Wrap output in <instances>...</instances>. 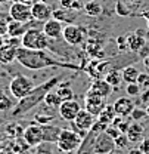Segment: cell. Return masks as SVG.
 Instances as JSON below:
<instances>
[{
  "mask_svg": "<svg viewBox=\"0 0 149 154\" xmlns=\"http://www.w3.org/2000/svg\"><path fill=\"white\" fill-rule=\"evenodd\" d=\"M16 49H18L16 46L4 43L0 48V65H7L16 61Z\"/></svg>",
  "mask_w": 149,
  "mask_h": 154,
  "instance_id": "21",
  "label": "cell"
},
{
  "mask_svg": "<svg viewBox=\"0 0 149 154\" xmlns=\"http://www.w3.org/2000/svg\"><path fill=\"white\" fill-rule=\"evenodd\" d=\"M13 107H15V104H13L12 99L7 98V96L0 101V111H9V110H12Z\"/></svg>",
  "mask_w": 149,
  "mask_h": 154,
  "instance_id": "36",
  "label": "cell"
},
{
  "mask_svg": "<svg viewBox=\"0 0 149 154\" xmlns=\"http://www.w3.org/2000/svg\"><path fill=\"white\" fill-rule=\"evenodd\" d=\"M19 2H25V3H27V2H28V0H19Z\"/></svg>",
  "mask_w": 149,
  "mask_h": 154,
  "instance_id": "50",
  "label": "cell"
},
{
  "mask_svg": "<svg viewBox=\"0 0 149 154\" xmlns=\"http://www.w3.org/2000/svg\"><path fill=\"white\" fill-rule=\"evenodd\" d=\"M115 117H117V113H115V110H114V105L106 104V105L103 107V110H102V111L99 113V116H97V122H100V123L109 126L112 122H114Z\"/></svg>",
  "mask_w": 149,
  "mask_h": 154,
  "instance_id": "24",
  "label": "cell"
},
{
  "mask_svg": "<svg viewBox=\"0 0 149 154\" xmlns=\"http://www.w3.org/2000/svg\"><path fill=\"white\" fill-rule=\"evenodd\" d=\"M61 8H67V9H73V0H59Z\"/></svg>",
  "mask_w": 149,
  "mask_h": 154,
  "instance_id": "40",
  "label": "cell"
},
{
  "mask_svg": "<svg viewBox=\"0 0 149 154\" xmlns=\"http://www.w3.org/2000/svg\"><path fill=\"white\" fill-rule=\"evenodd\" d=\"M137 85L142 88V91H148L149 89V73H140L137 77Z\"/></svg>",
  "mask_w": 149,
  "mask_h": 154,
  "instance_id": "33",
  "label": "cell"
},
{
  "mask_svg": "<svg viewBox=\"0 0 149 154\" xmlns=\"http://www.w3.org/2000/svg\"><path fill=\"white\" fill-rule=\"evenodd\" d=\"M112 105H114V110H115L117 116H120V117H129L130 113L133 111V108H134V102L131 101L130 96H121Z\"/></svg>",
  "mask_w": 149,
  "mask_h": 154,
  "instance_id": "16",
  "label": "cell"
},
{
  "mask_svg": "<svg viewBox=\"0 0 149 154\" xmlns=\"http://www.w3.org/2000/svg\"><path fill=\"white\" fill-rule=\"evenodd\" d=\"M129 154H143V151L140 148H131L130 151H129Z\"/></svg>",
  "mask_w": 149,
  "mask_h": 154,
  "instance_id": "43",
  "label": "cell"
},
{
  "mask_svg": "<svg viewBox=\"0 0 149 154\" xmlns=\"http://www.w3.org/2000/svg\"><path fill=\"white\" fill-rule=\"evenodd\" d=\"M9 17L13 21H19V22H30L33 21V15H31V6L25 2H13L9 8Z\"/></svg>",
  "mask_w": 149,
  "mask_h": 154,
  "instance_id": "8",
  "label": "cell"
},
{
  "mask_svg": "<svg viewBox=\"0 0 149 154\" xmlns=\"http://www.w3.org/2000/svg\"><path fill=\"white\" fill-rule=\"evenodd\" d=\"M16 62H19L24 68L37 71L49 67H58V68H70V70H78V65L70 64L65 61H61L59 58L52 57L46 51H37V49H27L19 46L16 49Z\"/></svg>",
  "mask_w": 149,
  "mask_h": 154,
  "instance_id": "1",
  "label": "cell"
},
{
  "mask_svg": "<svg viewBox=\"0 0 149 154\" xmlns=\"http://www.w3.org/2000/svg\"><path fill=\"white\" fill-rule=\"evenodd\" d=\"M146 117H148L146 110H143V108H140V107H134L133 111L130 113V119L133 122H139V120H143V119H146Z\"/></svg>",
  "mask_w": 149,
  "mask_h": 154,
  "instance_id": "30",
  "label": "cell"
},
{
  "mask_svg": "<svg viewBox=\"0 0 149 154\" xmlns=\"http://www.w3.org/2000/svg\"><path fill=\"white\" fill-rule=\"evenodd\" d=\"M139 148L143 151V154H149V136L143 138V141L139 144Z\"/></svg>",
  "mask_w": 149,
  "mask_h": 154,
  "instance_id": "39",
  "label": "cell"
},
{
  "mask_svg": "<svg viewBox=\"0 0 149 154\" xmlns=\"http://www.w3.org/2000/svg\"><path fill=\"white\" fill-rule=\"evenodd\" d=\"M56 94L61 96L62 102L64 101H68V99H74V91L71 89L70 83H59L55 88Z\"/></svg>",
  "mask_w": 149,
  "mask_h": 154,
  "instance_id": "25",
  "label": "cell"
},
{
  "mask_svg": "<svg viewBox=\"0 0 149 154\" xmlns=\"http://www.w3.org/2000/svg\"><path fill=\"white\" fill-rule=\"evenodd\" d=\"M10 17H4L3 14H0V36H7V25H9Z\"/></svg>",
  "mask_w": 149,
  "mask_h": 154,
  "instance_id": "34",
  "label": "cell"
},
{
  "mask_svg": "<svg viewBox=\"0 0 149 154\" xmlns=\"http://www.w3.org/2000/svg\"><path fill=\"white\" fill-rule=\"evenodd\" d=\"M87 36V31L84 27H80L77 24H67L64 25V31H62V40L65 43H68L70 46H78L84 42V38Z\"/></svg>",
  "mask_w": 149,
  "mask_h": 154,
  "instance_id": "7",
  "label": "cell"
},
{
  "mask_svg": "<svg viewBox=\"0 0 149 154\" xmlns=\"http://www.w3.org/2000/svg\"><path fill=\"white\" fill-rule=\"evenodd\" d=\"M81 108H83V107L80 105L78 101L68 99V101H64V102L58 107V113H59L62 120H65V122H73L75 117H77V114L80 113Z\"/></svg>",
  "mask_w": 149,
  "mask_h": 154,
  "instance_id": "9",
  "label": "cell"
},
{
  "mask_svg": "<svg viewBox=\"0 0 149 154\" xmlns=\"http://www.w3.org/2000/svg\"><path fill=\"white\" fill-rule=\"evenodd\" d=\"M52 17L58 21H61L62 24H74L77 17H78V11L74 9H67V8H59L53 11Z\"/></svg>",
  "mask_w": 149,
  "mask_h": 154,
  "instance_id": "19",
  "label": "cell"
},
{
  "mask_svg": "<svg viewBox=\"0 0 149 154\" xmlns=\"http://www.w3.org/2000/svg\"><path fill=\"white\" fill-rule=\"evenodd\" d=\"M140 99H142V102H148L149 101V89L143 92V95L140 96Z\"/></svg>",
  "mask_w": 149,
  "mask_h": 154,
  "instance_id": "41",
  "label": "cell"
},
{
  "mask_svg": "<svg viewBox=\"0 0 149 154\" xmlns=\"http://www.w3.org/2000/svg\"><path fill=\"white\" fill-rule=\"evenodd\" d=\"M89 89H90L93 94H96V95H99L106 99V98L112 94V89H114V88H112L105 79H96V80H93V83L90 85Z\"/></svg>",
  "mask_w": 149,
  "mask_h": 154,
  "instance_id": "18",
  "label": "cell"
},
{
  "mask_svg": "<svg viewBox=\"0 0 149 154\" xmlns=\"http://www.w3.org/2000/svg\"><path fill=\"white\" fill-rule=\"evenodd\" d=\"M115 11H117V14L121 15V17H127V15L130 14V12H129V8H127V6L124 8V2H123V0H118V2H117Z\"/></svg>",
  "mask_w": 149,
  "mask_h": 154,
  "instance_id": "37",
  "label": "cell"
},
{
  "mask_svg": "<svg viewBox=\"0 0 149 154\" xmlns=\"http://www.w3.org/2000/svg\"><path fill=\"white\" fill-rule=\"evenodd\" d=\"M129 138H127V135L126 134H121L118 138H115V148H126L127 145H129Z\"/></svg>",
  "mask_w": 149,
  "mask_h": 154,
  "instance_id": "35",
  "label": "cell"
},
{
  "mask_svg": "<svg viewBox=\"0 0 149 154\" xmlns=\"http://www.w3.org/2000/svg\"><path fill=\"white\" fill-rule=\"evenodd\" d=\"M41 30L50 40H61L62 38V31H64V24L52 17L46 22H43V28Z\"/></svg>",
  "mask_w": 149,
  "mask_h": 154,
  "instance_id": "13",
  "label": "cell"
},
{
  "mask_svg": "<svg viewBox=\"0 0 149 154\" xmlns=\"http://www.w3.org/2000/svg\"><path fill=\"white\" fill-rule=\"evenodd\" d=\"M53 119H55L53 114H44V113H38V114L34 116V122H36L37 125H40V126H43V125H49Z\"/></svg>",
  "mask_w": 149,
  "mask_h": 154,
  "instance_id": "31",
  "label": "cell"
},
{
  "mask_svg": "<svg viewBox=\"0 0 149 154\" xmlns=\"http://www.w3.org/2000/svg\"><path fill=\"white\" fill-rule=\"evenodd\" d=\"M127 138L130 142H134V144H140L145 138V128L139 123V122H131L129 129H127Z\"/></svg>",
  "mask_w": 149,
  "mask_h": 154,
  "instance_id": "20",
  "label": "cell"
},
{
  "mask_svg": "<svg viewBox=\"0 0 149 154\" xmlns=\"http://www.w3.org/2000/svg\"><path fill=\"white\" fill-rule=\"evenodd\" d=\"M114 150H115V139L112 136H109L106 132L99 134V136L96 138V142H94L93 153L94 154H109Z\"/></svg>",
  "mask_w": 149,
  "mask_h": 154,
  "instance_id": "12",
  "label": "cell"
},
{
  "mask_svg": "<svg viewBox=\"0 0 149 154\" xmlns=\"http://www.w3.org/2000/svg\"><path fill=\"white\" fill-rule=\"evenodd\" d=\"M62 79H64V74L52 77V79L46 80L44 83L36 86L27 96L18 99V102H16L15 107L12 108V117H13V119L21 117V116L30 113L31 110H34L36 107H38V105L44 101V96L47 95V92H50L52 89H55L56 86L62 82Z\"/></svg>",
  "mask_w": 149,
  "mask_h": 154,
  "instance_id": "2",
  "label": "cell"
},
{
  "mask_svg": "<svg viewBox=\"0 0 149 154\" xmlns=\"http://www.w3.org/2000/svg\"><path fill=\"white\" fill-rule=\"evenodd\" d=\"M34 88H36L34 82L30 77L24 76V74L15 76L9 83V91H10L12 96L16 98V99H21V98L27 96Z\"/></svg>",
  "mask_w": 149,
  "mask_h": 154,
  "instance_id": "6",
  "label": "cell"
},
{
  "mask_svg": "<svg viewBox=\"0 0 149 154\" xmlns=\"http://www.w3.org/2000/svg\"><path fill=\"white\" fill-rule=\"evenodd\" d=\"M143 67H145L146 73H149V55L146 58H143Z\"/></svg>",
  "mask_w": 149,
  "mask_h": 154,
  "instance_id": "42",
  "label": "cell"
},
{
  "mask_svg": "<svg viewBox=\"0 0 149 154\" xmlns=\"http://www.w3.org/2000/svg\"><path fill=\"white\" fill-rule=\"evenodd\" d=\"M145 37H146V42H149V30L146 31V34H145Z\"/></svg>",
  "mask_w": 149,
  "mask_h": 154,
  "instance_id": "46",
  "label": "cell"
},
{
  "mask_svg": "<svg viewBox=\"0 0 149 154\" xmlns=\"http://www.w3.org/2000/svg\"><path fill=\"white\" fill-rule=\"evenodd\" d=\"M106 105L105 98L93 94L90 89L87 91V94L84 96V110H87L89 113H92L93 116H99V113L103 110V107Z\"/></svg>",
  "mask_w": 149,
  "mask_h": 154,
  "instance_id": "10",
  "label": "cell"
},
{
  "mask_svg": "<svg viewBox=\"0 0 149 154\" xmlns=\"http://www.w3.org/2000/svg\"><path fill=\"white\" fill-rule=\"evenodd\" d=\"M123 2H139V0H123Z\"/></svg>",
  "mask_w": 149,
  "mask_h": 154,
  "instance_id": "49",
  "label": "cell"
},
{
  "mask_svg": "<svg viewBox=\"0 0 149 154\" xmlns=\"http://www.w3.org/2000/svg\"><path fill=\"white\" fill-rule=\"evenodd\" d=\"M105 80L111 85L112 88H118L121 83H123V76H121V73L118 71V70H109L108 73H106V76H105Z\"/></svg>",
  "mask_w": 149,
  "mask_h": 154,
  "instance_id": "28",
  "label": "cell"
},
{
  "mask_svg": "<svg viewBox=\"0 0 149 154\" xmlns=\"http://www.w3.org/2000/svg\"><path fill=\"white\" fill-rule=\"evenodd\" d=\"M3 45H4V37H3V36H0V48H1Z\"/></svg>",
  "mask_w": 149,
  "mask_h": 154,
  "instance_id": "45",
  "label": "cell"
},
{
  "mask_svg": "<svg viewBox=\"0 0 149 154\" xmlns=\"http://www.w3.org/2000/svg\"><path fill=\"white\" fill-rule=\"evenodd\" d=\"M145 110H146V114H148V117H149V104L146 105V108H145Z\"/></svg>",
  "mask_w": 149,
  "mask_h": 154,
  "instance_id": "47",
  "label": "cell"
},
{
  "mask_svg": "<svg viewBox=\"0 0 149 154\" xmlns=\"http://www.w3.org/2000/svg\"><path fill=\"white\" fill-rule=\"evenodd\" d=\"M62 132V128L56 126V125H43L41 126V134H43V142H49V144H56L59 139V135Z\"/></svg>",
  "mask_w": 149,
  "mask_h": 154,
  "instance_id": "17",
  "label": "cell"
},
{
  "mask_svg": "<svg viewBox=\"0 0 149 154\" xmlns=\"http://www.w3.org/2000/svg\"><path fill=\"white\" fill-rule=\"evenodd\" d=\"M22 138L25 141V144L28 147H37L43 142V134H41V126L37 125L36 122L28 125L24 132H22Z\"/></svg>",
  "mask_w": 149,
  "mask_h": 154,
  "instance_id": "11",
  "label": "cell"
},
{
  "mask_svg": "<svg viewBox=\"0 0 149 154\" xmlns=\"http://www.w3.org/2000/svg\"><path fill=\"white\" fill-rule=\"evenodd\" d=\"M6 94H4V92H3V91H1V89H0V101H1V99H4V98H6Z\"/></svg>",
  "mask_w": 149,
  "mask_h": 154,
  "instance_id": "44",
  "label": "cell"
},
{
  "mask_svg": "<svg viewBox=\"0 0 149 154\" xmlns=\"http://www.w3.org/2000/svg\"><path fill=\"white\" fill-rule=\"evenodd\" d=\"M44 105L46 107H49V108H58L61 104H62V99H61V96L56 94L55 89H52L50 92H47V95L44 96Z\"/></svg>",
  "mask_w": 149,
  "mask_h": 154,
  "instance_id": "26",
  "label": "cell"
},
{
  "mask_svg": "<svg viewBox=\"0 0 149 154\" xmlns=\"http://www.w3.org/2000/svg\"><path fill=\"white\" fill-rule=\"evenodd\" d=\"M145 34H146V31H143V30H136L134 33H129L127 34V48H129L130 52L137 54L146 45Z\"/></svg>",
  "mask_w": 149,
  "mask_h": 154,
  "instance_id": "15",
  "label": "cell"
},
{
  "mask_svg": "<svg viewBox=\"0 0 149 154\" xmlns=\"http://www.w3.org/2000/svg\"><path fill=\"white\" fill-rule=\"evenodd\" d=\"M84 12L89 17H99L102 14V6L97 0H89L87 3H84Z\"/></svg>",
  "mask_w": 149,
  "mask_h": 154,
  "instance_id": "27",
  "label": "cell"
},
{
  "mask_svg": "<svg viewBox=\"0 0 149 154\" xmlns=\"http://www.w3.org/2000/svg\"><path fill=\"white\" fill-rule=\"evenodd\" d=\"M139 74H140L139 68L134 67V65H131V64L121 68V76H123V82L124 83H136Z\"/></svg>",
  "mask_w": 149,
  "mask_h": 154,
  "instance_id": "23",
  "label": "cell"
},
{
  "mask_svg": "<svg viewBox=\"0 0 149 154\" xmlns=\"http://www.w3.org/2000/svg\"><path fill=\"white\" fill-rule=\"evenodd\" d=\"M96 120H97L96 116H93L92 113H89V111L84 110V108H81L80 113L77 114V117H75L73 122H70V123H71V129H73L74 132H77L81 138H84V136L87 135V132L93 128Z\"/></svg>",
  "mask_w": 149,
  "mask_h": 154,
  "instance_id": "5",
  "label": "cell"
},
{
  "mask_svg": "<svg viewBox=\"0 0 149 154\" xmlns=\"http://www.w3.org/2000/svg\"><path fill=\"white\" fill-rule=\"evenodd\" d=\"M53 11L50 9V6L44 2H34L31 5V15L33 19H36L38 22H46L47 19L52 18Z\"/></svg>",
  "mask_w": 149,
  "mask_h": 154,
  "instance_id": "14",
  "label": "cell"
},
{
  "mask_svg": "<svg viewBox=\"0 0 149 154\" xmlns=\"http://www.w3.org/2000/svg\"><path fill=\"white\" fill-rule=\"evenodd\" d=\"M126 94H127V96H130V98L139 96L142 94V88L137 85V82H136V83H127V86H126Z\"/></svg>",
  "mask_w": 149,
  "mask_h": 154,
  "instance_id": "29",
  "label": "cell"
},
{
  "mask_svg": "<svg viewBox=\"0 0 149 154\" xmlns=\"http://www.w3.org/2000/svg\"><path fill=\"white\" fill-rule=\"evenodd\" d=\"M105 132H106V134L109 135V136H112L114 139H115V138H118V136L121 135V132H120V129H118L117 126H114V125H109V126L106 128V131H105Z\"/></svg>",
  "mask_w": 149,
  "mask_h": 154,
  "instance_id": "38",
  "label": "cell"
},
{
  "mask_svg": "<svg viewBox=\"0 0 149 154\" xmlns=\"http://www.w3.org/2000/svg\"><path fill=\"white\" fill-rule=\"evenodd\" d=\"M0 150H1V144H0Z\"/></svg>",
  "mask_w": 149,
  "mask_h": 154,
  "instance_id": "52",
  "label": "cell"
},
{
  "mask_svg": "<svg viewBox=\"0 0 149 154\" xmlns=\"http://www.w3.org/2000/svg\"><path fill=\"white\" fill-rule=\"evenodd\" d=\"M21 46L27 49H37V51H46L50 46V38L47 37L41 28L30 27L25 34L21 37Z\"/></svg>",
  "mask_w": 149,
  "mask_h": 154,
  "instance_id": "3",
  "label": "cell"
},
{
  "mask_svg": "<svg viewBox=\"0 0 149 154\" xmlns=\"http://www.w3.org/2000/svg\"><path fill=\"white\" fill-rule=\"evenodd\" d=\"M81 142H83V138L70 128V129H62V132L59 135V139L56 142V147L61 153L73 154L74 151L78 150Z\"/></svg>",
  "mask_w": 149,
  "mask_h": 154,
  "instance_id": "4",
  "label": "cell"
},
{
  "mask_svg": "<svg viewBox=\"0 0 149 154\" xmlns=\"http://www.w3.org/2000/svg\"><path fill=\"white\" fill-rule=\"evenodd\" d=\"M53 145L55 144H49V142H41L37 145L36 154H53Z\"/></svg>",
  "mask_w": 149,
  "mask_h": 154,
  "instance_id": "32",
  "label": "cell"
},
{
  "mask_svg": "<svg viewBox=\"0 0 149 154\" xmlns=\"http://www.w3.org/2000/svg\"><path fill=\"white\" fill-rule=\"evenodd\" d=\"M30 27H31L30 22H19V21L10 19V21H9V25H7V37L21 38Z\"/></svg>",
  "mask_w": 149,
  "mask_h": 154,
  "instance_id": "22",
  "label": "cell"
},
{
  "mask_svg": "<svg viewBox=\"0 0 149 154\" xmlns=\"http://www.w3.org/2000/svg\"><path fill=\"white\" fill-rule=\"evenodd\" d=\"M148 30H149V19H148Z\"/></svg>",
  "mask_w": 149,
  "mask_h": 154,
  "instance_id": "51",
  "label": "cell"
},
{
  "mask_svg": "<svg viewBox=\"0 0 149 154\" xmlns=\"http://www.w3.org/2000/svg\"><path fill=\"white\" fill-rule=\"evenodd\" d=\"M40 2H44V3H47V5H49V2H50V0H40Z\"/></svg>",
  "mask_w": 149,
  "mask_h": 154,
  "instance_id": "48",
  "label": "cell"
}]
</instances>
